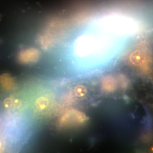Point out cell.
<instances>
[{
	"label": "cell",
	"instance_id": "cell-3",
	"mask_svg": "<svg viewBox=\"0 0 153 153\" xmlns=\"http://www.w3.org/2000/svg\"><path fill=\"white\" fill-rule=\"evenodd\" d=\"M102 88L106 93H112L117 88V84L115 77L111 75L105 76L102 82Z\"/></svg>",
	"mask_w": 153,
	"mask_h": 153
},
{
	"label": "cell",
	"instance_id": "cell-9",
	"mask_svg": "<svg viewBox=\"0 0 153 153\" xmlns=\"http://www.w3.org/2000/svg\"><path fill=\"white\" fill-rule=\"evenodd\" d=\"M1 146H2V143H1V142L0 141V149H1Z\"/></svg>",
	"mask_w": 153,
	"mask_h": 153
},
{
	"label": "cell",
	"instance_id": "cell-4",
	"mask_svg": "<svg viewBox=\"0 0 153 153\" xmlns=\"http://www.w3.org/2000/svg\"><path fill=\"white\" fill-rule=\"evenodd\" d=\"M129 59L133 65L135 66L141 65L145 61V55L141 51L135 50L131 53Z\"/></svg>",
	"mask_w": 153,
	"mask_h": 153
},
{
	"label": "cell",
	"instance_id": "cell-7",
	"mask_svg": "<svg viewBox=\"0 0 153 153\" xmlns=\"http://www.w3.org/2000/svg\"><path fill=\"white\" fill-rule=\"evenodd\" d=\"M13 104V101L10 98L6 99L4 102V105L5 107H10L11 105Z\"/></svg>",
	"mask_w": 153,
	"mask_h": 153
},
{
	"label": "cell",
	"instance_id": "cell-1",
	"mask_svg": "<svg viewBox=\"0 0 153 153\" xmlns=\"http://www.w3.org/2000/svg\"><path fill=\"white\" fill-rule=\"evenodd\" d=\"M88 120L86 115L82 112L76 110H72L66 113L62 118L63 123H74L78 124H82Z\"/></svg>",
	"mask_w": 153,
	"mask_h": 153
},
{
	"label": "cell",
	"instance_id": "cell-8",
	"mask_svg": "<svg viewBox=\"0 0 153 153\" xmlns=\"http://www.w3.org/2000/svg\"><path fill=\"white\" fill-rule=\"evenodd\" d=\"M150 153H153V146L150 149Z\"/></svg>",
	"mask_w": 153,
	"mask_h": 153
},
{
	"label": "cell",
	"instance_id": "cell-2",
	"mask_svg": "<svg viewBox=\"0 0 153 153\" xmlns=\"http://www.w3.org/2000/svg\"><path fill=\"white\" fill-rule=\"evenodd\" d=\"M40 57L38 50L34 48H30L23 50L19 55L18 59L23 64H30L36 62Z\"/></svg>",
	"mask_w": 153,
	"mask_h": 153
},
{
	"label": "cell",
	"instance_id": "cell-6",
	"mask_svg": "<svg viewBox=\"0 0 153 153\" xmlns=\"http://www.w3.org/2000/svg\"><path fill=\"white\" fill-rule=\"evenodd\" d=\"M49 101L46 97H42L39 98L35 103V105L37 108L39 109H45L48 105Z\"/></svg>",
	"mask_w": 153,
	"mask_h": 153
},
{
	"label": "cell",
	"instance_id": "cell-5",
	"mask_svg": "<svg viewBox=\"0 0 153 153\" xmlns=\"http://www.w3.org/2000/svg\"><path fill=\"white\" fill-rule=\"evenodd\" d=\"M74 93L77 97H83L88 93L87 88L83 85H77L74 88Z\"/></svg>",
	"mask_w": 153,
	"mask_h": 153
}]
</instances>
